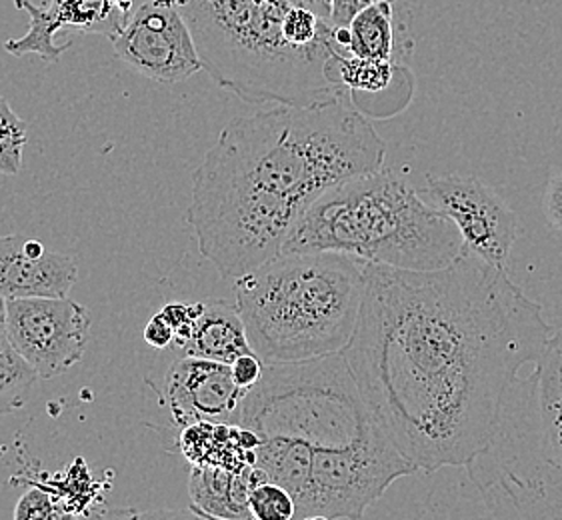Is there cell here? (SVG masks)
I'll return each mask as SVG.
<instances>
[{"label": "cell", "mask_w": 562, "mask_h": 520, "mask_svg": "<svg viewBox=\"0 0 562 520\" xmlns=\"http://www.w3.org/2000/svg\"><path fill=\"white\" fill-rule=\"evenodd\" d=\"M191 29L203 70L248 104L315 106L349 94L338 79V45L286 41L291 0H165Z\"/></svg>", "instance_id": "obj_4"}, {"label": "cell", "mask_w": 562, "mask_h": 520, "mask_svg": "<svg viewBox=\"0 0 562 520\" xmlns=\"http://www.w3.org/2000/svg\"><path fill=\"white\" fill-rule=\"evenodd\" d=\"M133 520H209V517L194 509H157L147 512H133Z\"/></svg>", "instance_id": "obj_26"}, {"label": "cell", "mask_w": 562, "mask_h": 520, "mask_svg": "<svg viewBox=\"0 0 562 520\" xmlns=\"http://www.w3.org/2000/svg\"><path fill=\"white\" fill-rule=\"evenodd\" d=\"M304 520H333L328 519V517H321V515H315V517H306Z\"/></svg>", "instance_id": "obj_32"}, {"label": "cell", "mask_w": 562, "mask_h": 520, "mask_svg": "<svg viewBox=\"0 0 562 520\" xmlns=\"http://www.w3.org/2000/svg\"><path fill=\"white\" fill-rule=\"evenodd\" d=\"M231 371H233L235 383L240 388L250 391V388L259 385L262 373H265V362L260 361L255 352H248V354L238 357L237 361L231 364Z\"/></svg>", "instance_id": "obj_23"}, {"label": "cell", "mask_w": 562, "mask_h": 520, "mask_svg": "<svg viewBox=\"0 0 562 520\" xmlns=\"http://www.w3.org/2000/svg\"><path fill=\"white\" fill-rule=\"evenodd\" d=\"M111 43L126 67L160 84L184 82L203 70L189 24L165 0L140 4Z\"/></svg>", "instance_id": "obj_10"}, {"label": "cell", "mask_w": 562, "mask_h": 520, "mask_svg": "<svg viewBox=\"0 0 562 520\" xmlns=\"http://www.w3.org/2000/svg\"><path fill=\"white\" fill-rule=\"evenodd\" d=\"M495 520H562V332L508 391L495 437L467 466Z\"/></svg>", "instance_id": "obj_7"}, {"label": "cell", "mask_w": 562, "mask_h": 520, "mask_svg": "<svg viewBox=\"0 0 562 520\" xmlns=\"http://www.w3.org/2000/svg\"><path fill=\"white\" fill-rule=\"evenodd\" d=\"M14 520H63V512H58L57 505L45 490L31 488L19 500L14 509Z\"/></svg>", "instance_id": "obj_22"}, {"label": "cell", "mask_w": 562, "mask_h": 520, "mask_svg": "<svg viewBox=\"0 0 562 520\" xmlns=\"http://www.w3.org/2000/svg\"><path fill=\"white\" fill-rule=\"evenodd\" d=\"M14 7L29 14L31 26L21 38L7 41V53L14 57L38 55L46 63H57L72 46V41L57 45L60 31L80 34H104L113 41L131 14L114 7L111 0H50L46 7H34L29 0H14Z\"/></svg>", "instance_id": "obj_12"}, {"label": "cell", "mask_w": 562, "mask_h": 520, "mask_svg": "<svg viewBox=\"0 0 562 520\" xmlns=\"http://www.w3.org/2000/svg\"><path fill=\"white\" fill-rule=\"evenodd\" d=\"M337 252L403 271H439L464 252L461 233L405 177L374 170L326 191L281 255Z\"/></svg>", "instance_id": "obj_5"}, {"label": "cell", "mask_w": 562, "mask_h": 520, "mask_svg": "<svg viewBox=\"0 0 562 520\" xmlns=\"http://www.w3.org/2000/svg\"><path fill=\"white\" fill-rule=\"evenodd\" d=\"M364 260L337 252L279 255L235 281L248 342L265 364L340 354L359 325Z\"/></svg>", "instance_id": "obj_6"}, {"label": "cell", "mask_w": 562, "mask_h": 520, "mask_svg": "<svg viewBox=\"0 0 562 520\" xmlns=\"http://www.w3.org/2000/svg\"><path fill=\"white\" fill-rule=\"evenodd\" d=\"M394 16L393 0H374L347 26H337V43L350 57L408 65L413 43H406L405 24L394 23Z\"/></svg>", "instance_id": "obj_14"}, {"label": "cell", "mask_w": 562, "mask_h": 520, "mask_svg": "<svg viewBox=\"0 0 562 520\" xmlns=\"http://www.w3.org/2000/svg\"><path fill=\"white\" fill-rule=\"evenodd\" d=\"M114 7H119L121 11L126 12V14H131V7H133V0H111Z\"/></svg>", "instance_id": "obj_30"}, {"label": "cell", "mask_w": 562, "mask_h": 520, "mask_svg": "<svg viewBox=\"0 0 562 520\" xmlns=\"http://www.w3.org/2000/svg\"><path fill=\"white\" fill-rule=\"evenodd\" d=\"M386 140L345 101L237 116L194 172L189 223L204 259L240 279L279 257L330 189L384 167Z\"/></svg>", "instance_id": "obj_2"}, {"label": "cell", "mask_w": 562, "mask_h": 520, "mask_svg": "<svg viewBox=\"0 0 562 520\" xmlns=\"http://www.w3.org/2000/svg\"><path fill=\"white\" fill-rule=\"evenodd\" d=\"M423 196L459 228L464 252L506 271L518 218L501 194L471 174H430Z\"/></svg>", "instance_id": "obj_9"}, {"label": "cell", "mask_w": 562, "mask_h": 520, "mask_svg": "<svg viewBox=\"0 0 562 520\" xmlns=\"http://www.w3.org/2000/svg\"><path fill=\"white\" fill-rule=\"evenodd\" d=\"M203 313V301L201 303H170L160 310V315L169 320L170 327L175 328V344L182 347L189 337L196 318Z\"/></svg>", "instance_id": "obj_21"}, {"label": "cell", "mask_w": 562, "mask_h": 520, "mask_svg": "<svg viewBox=\"0 0 562 520\" xmlns=\"http://www.w3.org/2000/svg\"><path fill=\"white\" fill-rule=\"evenodd\" d=\"M237 425L259 437L255 466L293 495L296 520H360L394 481L418 473L374 419L342 352L265 364Z\"/></svg>", "instance_id": "obj_3"}, {"label": "cell", "mask_w": 562, "mask_h": 520, "mask_svg": "<svg viewBox=\"0 0 562 520\" xmlns=\"http://www.w3.org/2000/svg\"><path fill=\"white\" fill-rule=\"evenodd\" d=\"M554 335L505 269L462 252L439 271L367 262L345 349L360 395L416 471L469 466L495 437L506 395Z\"/></svg>", "instance_id": "obj_1"}, {"label": "cell", "mask_w": 562, "mask_h": 520, "mask_svg": "<svg viewBox=\"0 0 562 520\" xmlns=\"http://www.w3.org/2000/svg\"><path fill=\"white\" fill-rule=\"evenodd\" d=\"M187 357L233 364L238 357L252 351L247 328L238 313L237 303L211 298L203 301V313L196 318L191 337L180 347Z\"/></svg>", "instance_id": "obj_15"}, {"label": "cell", "mask_w": 562, "mask_h": 520, "mask_svg": "<svg viewBox=\"0 0 562 520\" xmlns=\"http://www.w3.org/2000/svg\"><path fill=\"white\" fill-rule=\"evenodd\" d=\"M7 340V298L0 296V342Z\"/></svg>", "instance_id": "obj_28"}, {"label": "cell", "mask_w": 562, "mask_h": 520, "mask_svg": "<svg viewBox=\"0 0 562 520\" xmlns=\"http://www.w3.org/2000/svg\"><path fill=\"white\" fill-rule=\"evenodd\" d=\"M38 374L11 347L9 339L0 342V417L16 412L29 403Z\"/></svg>", "instance_id": "obj_18"}, {"label": "cell", "mask_w": 562, "mask_h": 520, "mask_svg": "<svg viewBox=\"0 0 562 520\" xmlns=\"http://www.w3.org/2000/svg\"><path fill=\"white\" fill-rule=\"evenodd\" d=\"M248 512L252 520H296V502L286 488L272 483L259 466H252Z\"/></svg>", "instance_id": "obj_19"}, {"label": "cell", "mask_w": 562, "mask_h": 520, "mask_svg": "<svg viewBox=\"0 0 562 520\" xmlns=\"http://www.w3.org/2000/svg\"><path fill=\"white\" fill-rule=\"evenodd\" d=\"M374 0H333V19L330 23L335 26H347L350 23V19L357 14V12L371 4ZM396 2V0H393Z\"/></svg>", "instance_id": "obj_27"}, {"label": "cell", "mask_w": 562, "mask_h": 520, "mask_svg": "<svg viewBox=\"0 0 562 520\" xmlns=\"http://www.w3.org/2000/svg\"><path fill=\"white\" fill-rule=\"evenodd\" d=\"M135 510H111L101 520H133Z\"/></svg>", "instance_id": "obj_29"}, {"label": "cell", "mask_w": 562, "mask_h": 520, "mask_svg": "<svg viewBox=\"0 0 562 520\" xmlns=\"http://www.w3.org/2000/svg\"><path fill=\"white\" fill-rule=\"evenodd\" d=\"M192 507V505H191ZM199 510V509H196ZM201 512H203V510H201ZM204 515H206V512H204ZM206 517H209V520H252V519H221V517H213V515H206Z\"/></svg>", "instance_id": "obj_31"}, {"label": "cell", "mask_w": 562, "mask_h": 520, "mask_svg": "<svg viewBox=\"0 0 562 520\" xmlns=\"http://www.w3.org/2000/svg\"><path fill=\"white\" fill-rule=\"evenodd\" d=\"M29 138V126L11 104L0 97V174L14 177L23 169L24 145Z\"/></svg>", "instance_id": "obj_20"}, {"label": "cell", "mask_w": 562, "mask_h": 520, "mask_svg": "<svg viewBox=\"0 0 562 520\" xmlns=\"http://www.w3.org/2000/svg\"><path fill=\"white\" fill-rule=\"evenodd\" d=\"M77 276V260L46 250L38 238L23 235L0 237L2 298H67Z\"/></svg>", "instance_id": "obj_13"}, {"label": "cell", "mask_w": 562, "mask_h": 520, "mask_svg": "<svg viewBox=\"0 0 562 520\" xmlns=\"http://www.w3.org/2000/svg\"><path fill=\"white\" fill-rule=\"evenodd\" d=\"M250 468L233 473L221 466H192L189 478L192 507L221 519H250Z\"/></svg>", "instance_id": "obj_16"}, {"label": "cell", "mask_w": 562, "mask_h": 520, "mask_svg": "<svg viewBox=\"0 0 562 520\" xmlns=\"http://www.w3.org/2000/svg\"><path fill=\"white\" fill-rule=\"evenodd\" d=\"M338 79L352 99L359 94L374 99V94L394 91V87L413 89V75L408 65L389 60H364L342 55L338 58Z\"/></svg>", "instance_id": "obj_17"}, {"label": "cell", "mask_w": 562, "mask_h": 520, "mask_svg": "<svg viewBox=\"0 0 562 520\" xmlns=\"http://www.w3.org/2000/svg\"><path fill=\"white\" fill-rule=\"evenodd\" d=\"M143 339L153 349L162 351V349H167L170 344H175V328L170 327L169 320L158 313V315L148 320L147 327L143 330Z\"/></svg>", "instance_id": "obj_24"}, {"label": "cell", "mask_w": 562, "mask_h": 520, "mask_svg": "<svg viewBox=\"0 0 562 520\" xmlns=\"http://www.w3.org/2000/svg\"><path fill=\"white\" fill-rule=\"evenodd\" d=\"M153 386L180 430L196 422L237 425L248 393L235 383L231 364L187 354L172 362L162 381Z\"/></svg>", "instance_id": "obj_11"}, {"label": "cell", "mask_w": 562, "mask_h": 520, "mask_svg": "<svg viewBox=\"0 0 562 520\" xmlns=\"http://www.w3.org/2000/svg\"><path fill=\"white\" fill-rule=\"evenodd\" d=\"M542 208H544V215H547V221L551 223V227L562 230V174L554 177L549 182L544 201H542Z\"/></svg>", "instance_id": "obj_25"}, {"label": "cell", "mask_w": 562, "mask_h": 520, "mask_svg": "<svg viewBox=\"0 0 562 520\" xmlns=\"http://www.w3.org/2000/svg\"><path fill=\"white\" fill-rule=\"evenodd\" d=\"M90 325L89 308L68 296L7 301V339L38 378H55L82 361Z\"/></svg>", "instance_id": "obj_8"}]
</instances>
